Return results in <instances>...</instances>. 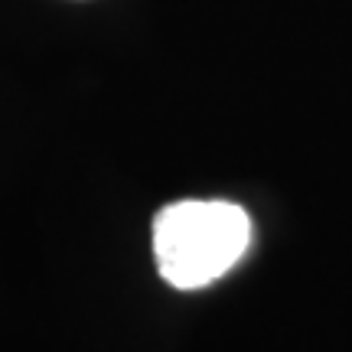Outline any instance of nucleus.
Segmentation results:
<instances>
[{
  "label": "nucleus",
  "mask_w": 352,
  "mask_h": 352,
  "mask_svg": "<svg viewBox=\"0 0 352 352\" xmlns=\"http://www.w3.org/2000/svg\"><path fill=\"white\" fill-rule=\"evenodd\" d=\"M252 245V215L226 199L170 202L153 215V258L170 287L199 290L228 274Z\"/></svg>",
  "instance_id": "nucleus-1"
}]
</instances>
